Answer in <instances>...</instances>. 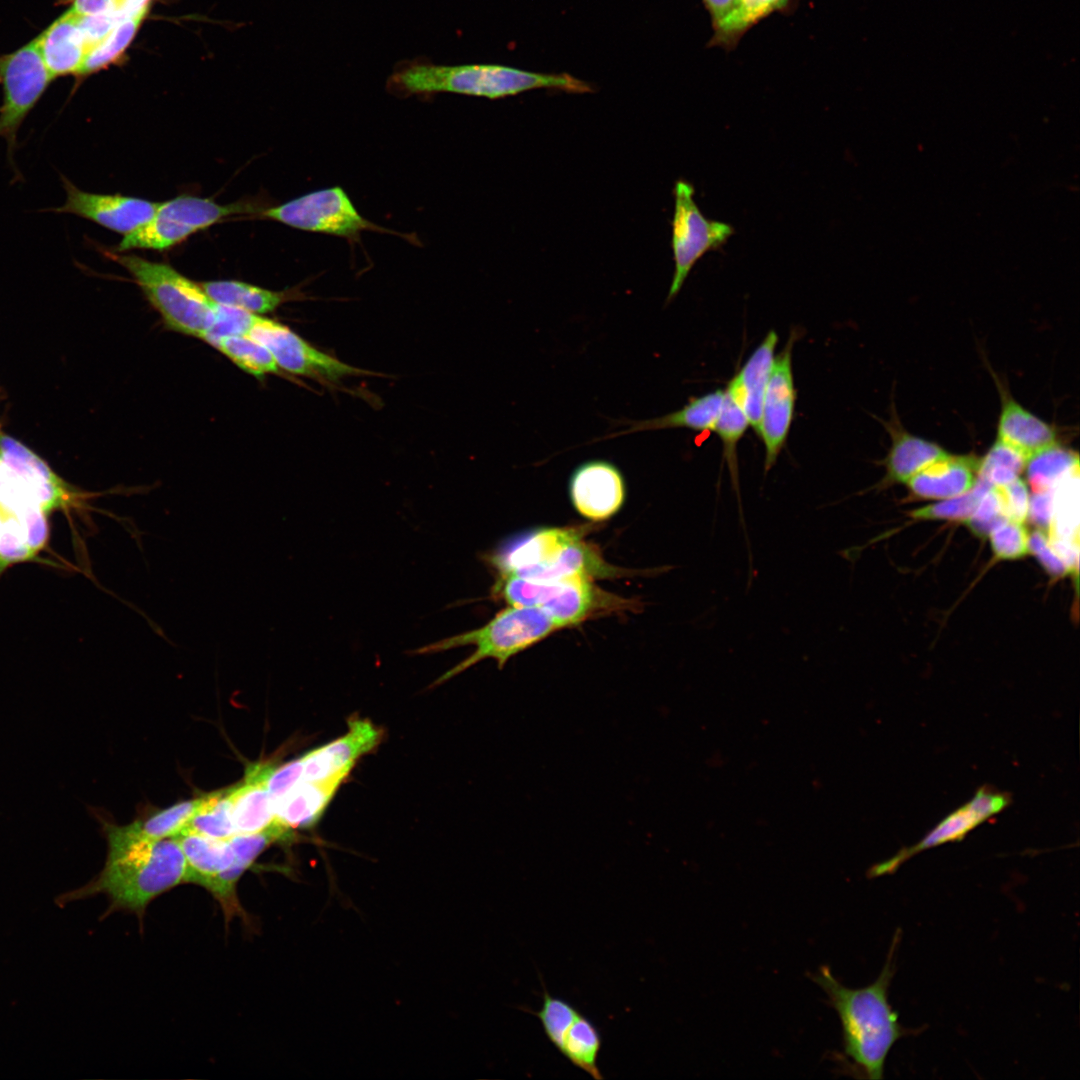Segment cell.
<instances>
[{
	"mask_svg": "<svg viewBox=\"0 0 1080 1080\" xmlns=\"http://www.w3.org/2000/svg\"><path fill=\"white\" fill-rule=\"evenodd\" d=\"M79 496L37 454L0 436V571L47 544L50 513Z\"/></svg>",
	"mask_w": 1080,
	"mask_h": 1080,
	"instance_id": "cell-1",
	"label": "cell"
},
{
	"mask_svg": "<svg viewBox=\"0 0 1080 1080\" xmlns=\"http://www.w3.org/2000/svg\"><path fill=\"white\" fill-rule=\"evenodd\" d=\"M499 576L553 580L575 575L609 577L606 563L575 528H539L517 537L491 558Z\"/></svg>",
	"mask_w": 1080,
	"mask_h": 1080,
	"instance_id": "cell-5",
	"label": "cell"
},
{
	"mask_svg": "<svg viewBox=\"0 0 1080 1080\" xmlns=\"http://www.w3.org/2000/svg\"><path fill=\"white\" fill-rule=\"evenodd\" d=\"M1026 464L1027 459L1019 451L996 439L980 460L978 478L992 487H1000L1020 477Z\"/></svg>",
	"mask_w": 1080,
	"mask_h": 1080,
	"instance_id": "cell-38",
	"label": "cell"
},
{
	"mask_svg": "<svg viewBox=\"0 0 1080 1080\" xmlns=\"http://www.w3.org/2000/svg\"><path fill=\"white\" fill-rule=\"evenodd\" d=\"M263 209L251 200L223 205L208 198L181 195L158 203L154 216L137 230L123 236L114 251L167 250L226 217L258 214Z\"/></svg>",
	"mask_w": 1080,
	"mask_h": 1080,
	"instance_id": "cell-9",
	"label": "cell"
},
{
	"mask_svg": "<svg viewBox=\"0 0 1080 1080\" xmlns=\"http://www.w3.org/2000/svg\"><path fill=\"white\" fill-rule=\"evenodd\" d=\"M560 629L551 617L536 607L511 606L501 610L477 629L459 633L414 650V654H433L472 645L474 652L445 672L434 683L441 684L484 659H493L503 667L514 655Z\"/></svg>",
	"mask_w": 1080,
	"mask_h": 1080,
	"instance_id": "cell-6",
	"label": "cell"
},
{
	"mask_svg": "<svg viewBox=\"0 0 1080 1080\" xmlns=\"http://www.w3.org/2000/svg\"><path fill=\"white\" fill-rule=\"evenodd\" d=\"M273 767L255 764L247 769L241 783L228 788L230 815L236 835L259 833L274 825V805L267 786Z\"/></svg>",
	"mask_w": 1080,
	"mask_h": 1080,
	"instance_id": "cell-20",
	"label": "cell"
},
{
	"mask_svg": "<svg viewBox=\"0 0 1080 1080\" xmlns=\"http://www.w3.org/2000/svg\"><path fill=\"white\" fill-rule=\"evenodd\" d=\"M891 436V446L885 460L886 475L881 485L906 483L916 473L949 453L938 444L907 432L896 415L882 421Z\"/></svg>",
	"mask_w": 1080,
	"mask_h": 1080,
	"instance_id": "cell-24",
	"label": "cell"
},
{
	"mask_svg": "<svg viewBox=\"0 0 1080 1080\" xmlns=\"http://www.w3.org/2000/svg\"><path fill=\"white\" fill-rule=\"evenodd\" d=\"M103 827L108 843L103 869L85 886L60 895L59 906L104 894L109 900L105 916L124 911L142 920L152 901L187 883L186 861L176 838L141 839L115 824Z\"/></svg>",
	"mask_w": 1080,
	"mask_h": 1080,
	"instance_id": "cell-2",
	"label": "cell"
},
{
	"mask_svg": "<svg viewBox=\"0 0 1080 1080\" xmlns=\"http://www.w3.org/2000/svg\"><path fill=\"white\" fill-rule=\"evenodd\" d=\"M991 548L999 560H1016L1029 553V533L1024 523L1007 520L995 527L988 535Z\"/></svg>",
	"mask_w": 1080,
	"mask_h": 1080,
	"instance_id": "cell-41",
	"label": "cell"
},
{
	"mask_svg": "<svg viewBox=\"0 0 1080 1080\" xmlns=\"http://www.w3.org/2000/svg\"><path fill=\"white\" fill-rule=\"evenodd\" d=\"M36 40L53 78L80 75L88 48L81 31L79 15L69 9Z\"/></svg>",
	"mask_w": 1080,
	"mask_h": 1080,
	"instance_id": "cell-23",
	"label": "cell"
},
{
	"mask_svg": "<svg viewBox=\"0 0 1080 1080\" xmlns=\"http://www.w3.org/2000/svg\"><path fill=\"white\" fill-rule=\"evenodd\" d=\"M602 1039L597 1027L581 1012L562 1033L555 1048L575 1067L594 1079H603L598 1068Z\"/></svg>",
	"mask_w": 1080,
	"mask_h": 1080,
	"instance_id": "cell-32",
	"label": "cell"
},
{
	"mask_svg": "<svg viewBox=\"0 0 1080 1080\" xmlns=\"http://www.w3.org/2000/svg\"><path fill=\"white\" fill-rule=\"evenodd\" d=\"M796 337L793 331L785 347L775 358L764 395L757 435L765 447V474L776 464L794 418L797 393L792 370V349Z\"/></svg>",
	"mask_w": 1080,
	"mask_h": 1080,
	"instance_id": "cell-15",
	"label": "cell"
},
{
	"mask_svg": "<svg viewBox=\"0 0 1080 1080\" xmlns=\"http://www.w3.org/2000/svg\"><path fill=\"white\" fill-rule=\"evenodd\" d=\"M303 762L298 758L279 767H273L267 781L272 800L285 795L291 788L302 781Z\"/></svg>",
	"mask_w": 1080,
	"mask_h": 1080,
	"instance_id": "cell-46",
	"label": "cell"
},
{
	"mask_svg": "<svg viewBox=\"0 0 1080 1080\" xmlns=\"http://www.w3.org/2000/svg\"><path fill=\"white\" fill-rule=\"evenodd\" d=\"M146 14L121 19L100 43L88 51L80 75L97 72L119 59L134 39Z\"/></svg>",
	"mask_w": 1080,
	"mask_h": 1080,
	"instance_id": "cell-37",
	"label": "cell"
},
{
	"mask_svg": "<svg viewBox=\"0 0 1080 1080\" xmlns=\"http://www.w3.org/2000/svg\"><path fill=\"white\" fill-rule=\"evenodd\" d=\"M1026 477L1033 492L1048 491L1063 479L1079 472L1077 452L1054 443L1027 461Z\"/></svg>",
	"mask_w": 1080,
	"mask_h": 1080,
	"instance_id": "cell-33",
	"label": "cell"
},
{
	"mask_svg": "<svg viewBox=\"0 0 1080 1080\" xmlns=\"http://www.w3.org/2000/svg\"><path fill=\"white\" fill-rule=\"evenodd\" d=\"M570 500L583 517L602 521L616 514L626 498L620 469L610 461L591 459L578 465L569 479Z\"/></svg>",
	"mask_w": 1080,
	"mask_h": 1080,
	"instance_id": "cell-17",
	"label": "cell"
},
{
	"mask_svg": "<svg viewBox=\"0 0 1080 1080\" xmlns=\"http://www.w3.org/2000/svg\"><path fill=\"white\" fill-rule=\"evenodd\" d=\"M1053 490L1033 492L1029 498L1027 519L1045 532H1048L1052 518Z\"/></svg>",
	"mask_w": 1080,
	"mask_h": 1080,
	"instance_id": "cell-48",
	"label": "cell"
},
{
	"mask_svg": "<svg viewBox=\"0 0 1080 1080\" xmlns=\"http://www.w3.org/2000/svg\"><path fill=\"white\" fill-rule=\"evenodd\" d=\"M247 336L265 346L278 367L291 374L335 384L350 376L373 374L324 353L287 326L257 315Z\"/></svg>",
	"mask_w": 1080,
	"mask_h": 1080,
	"instance_id": "cell-13",
	"label": "cell"
},
{
	"mask_svg": "<svg viewBox=\"0 0 1080 1080\" xmlns=\"http://www.w3.org/2000/svg\"><path fill=\"white\" fill-rule=\"evenodd\" d=\"M256 317L242 309L216 303L212 323L203 340L212 345L223 337L247 335Z\"/></svg>",
	"mask_w": 1080,
	"mask_h": 1080,
	"instance_id": "cell-42",
	"label": "cell"
},
{
	"mask_svg": "<svg viewBox=\"0 0 1080 1080\" xmlns=\"http://www.w3.org/2000/svg\"><path fill=\"white\" fill-rule=\"evenodd\" d=\"M993 378L1001 398L997 439L1019 451L1027 461L1033 454L1056 443L1054 428L1014 400L994 373Z\"/></svg>",
	"mask_w": 1080,
	"mask_h": 1080,
	"instance_id": "cell-22",
	"label": "cell"
},
{
	"mask_svg": "<svg viewBox=\"0 0 1080 1080\" xmlns=\"http://www.w3.org/2000/svg\"><path fill=\"white\" fill-rule=\"evenodd\" d=\"M181 832L227 840L236 835L228 800V788L208 794L206 801L187 822ZM180 832V833H181Z\"/></svg>",
	"mask_w": 1080,
	"mask_h": 1080,
	"instance_id": "cell-36",
	"label": "cell"
},
{
	"mask_svg": "<svg viewBox=\"0 0 1080 1080\" xmlns=\"http://www.w3.org/2000/svg\"><path fill=\"white\" fill-rule=\"evenodd\" d=\"M994 488L1000 494L1008 519L1024 523L1027 520L1030 498L1026 482L1018 477L1006 485Z\"/></svg>",
	"mask_w": 1080,
	"mask_h": 1080,
	"instance_id": "cell-45",
	"label": "cell"
},
{
	"mask_svg": "<svg viewBox=\"0 0 1080 1080\" xmlns=\"http://www.w3.org/2000/svg\"><path fill=\"white\" fill-rule=\"evenodd\" d=\"M53 79L36 39L10 54L0 56V85L3 90L0 137L7 143L11 164L18 130Z\"/></svg>",
	"mask_w": 1080,
	"mask_h": 1080,
	"instance_id": "cell-11",
	"label": "cell"
},
{
	"mask_svg": "<svg viewBox=\"0 0 1080 1080\" xmlns=\"http://www.w3.org/2000/svg\"><path fill=\"white\" fill-rule=\"evenodd\" d=\"M71 10L81 17L106 13L128 17L127 0H73Z\"/></svg>",
	"mask_w": 1080,
	"mask_h": 1080,
	"instance_id": "cell-47",
	"label": "cell"
},
{
	"mask_svg": "<svg viewBox=\"0 0 1080 1080\" xmlns=\"http://www.w3.org/2000/svg\"><path fill=\"white\" fill-rule=\"evenodd\" d=\"M292 837L293 832L275 822L271 828L265 831L254 834H237L229 839L233 851V861L210 892L221 907L226 922L235 917H240L245 922L249 921L237 894L239 880L271 844L278 841H289Z\"/></svg>",
	"mask_w": 1080,
	"mask_h": 1080,
	"instance_id": "cell-19",
	"label": "cell"
},
{
	"mask_svg": "<svg viewBox=\"0 0 1080 1080\" xmlns=\"http://www.w3.org/2000/svg\"><path fill=\"white\" fill-rule=\"evenodd\" d=\"M724 399V390L717 389L704 395L689 399L682 408L663 416L639 420L625 421L628 426L625 430L605 435L599 440L612 439L621 435L635 432L688 428L695 431H713Z\"/></svg>",
	"mask_w": 1080,
	"mask_h": 1080,
	"instance_id": "cell-28",
	"label": "cell"
},
{
	"mask_svg": "<svg viewBox=\"0 0 1080 1080\" xmlns=\"http://www.w3.org/2000/svg\"><path fill=\"white\" fill-rule=\"evenodd\" d=\"M381 738V731L369 720H349L348 731L343 736L301 757L302 780L341 784L356 761L374 750Z\"/></svg>",
	"mask_w": 1080,
	"mask_h": 1080,
	"instance_id": "cell-18",
	"label": "cell"
},
{
	"mask_svg": "<svg viewBox=\"0 0 1080 1080\" xmlns=\"http://www.w3.org/2000/svg\"><path fill=\"white\" fill-rule=\"evenodd\" d=\"M1028 548L1051 577L1061 578L1071 574L1067 565L1050 546L1047 532L1034 529L1028 537Z\"/></svg>",
	"mask_w": 1080,
	"mask_h": 1080,
	"instance_id": "cell-44",
	"label": "cell"
},
{
	"mask_svg": "<svg viewBox=\"0 0 1080 1080\" xmlns=\"http://www.w3.org/2000/svg\"><path fill=\"white\" fill-rule=\"evenodd\" d=\"M265 219L287 226L358 242L364 231L394 233L364 218L341 187L310 192L288 202L264 208L258 213Z\"/></svg>",
	"mask_w": 1080,
	"mask_h": 1080,
	"instance_id": "cell-10",
	"label": "cell"
},
{
	"mask_svg": "<svg viewBox=\"0 0 1080 1080\" xmlns=\"http://www.w3.org/2000/svg\"><path fill=\"white\" fill-rule=\"evenodd\" d=\"M980 460L975 455L948 454L916 473L905 484L919 499L957 497L975 485Z\"/></svg>",
	"mask_w": 1080,
	"mask_h": 1080,
	"instance_id": "cell-21",
	"label": "cell"
},
{
	"mask_svg": "<svg viewBox=\"0 0 1080 1080\" xmlns=\"http://www.w3.org/2000/svg\"><path fill=\"white\" fill-rule=\"evenodd\" d=\"M734 0H702L708 11L712 24L722 19L730 10Z\"/></svg>",
	"mask_w": 1080,
	"mask_h": 1080,
	"instance_id": "cell-49",
	"label": "cell"
},
{
	"mask_svg": "<svg viewBox=\"0 0 1080 1080\" xmlns=\"http://www.w3.org/2000/svg\"><path fill=\"white\" fill-rule=\"evenodd\" d=\"M778 334L770 330L755 348L743 367L729 381L738 393L743 410L757 434L767 384L775 362Z\"/></svg>",
	"mask_w": 1080,
	"mask_h": 1080,
	"instance_id": "cell-25",
	"label": "cell"
},
{
	"mask_svg": "<svg viewBox=\"0 0 1080 1080\" xmlns=\"http://www.w3.org/2000/svg\"><path fill=\"white\" fill-rule=\"evenodd\" d=\"M1010 802L1008 793L982 786L968 802L944 817L920 841L873 865L868 871L869 877L892 874L908 859L924 850L961 841L976 827L1002 812Z\"/></svg>",
	"mask_w": 1080,
	"mask_h": 1080,
	"instance_id": "cell-14",
	"label": "cell"
},
{
	"mask_svg": "<svg viewBox=\"0 0 1080 1080\" xmlns=\"http://www.w3.org/2000/svg\"><path fill=\"white\" fill-rule=\"evenodd\" d=\"M174 838L185 857L186 882L196 884L210 893L233 861L229 839H213L188 832H181Z\"/></svg>",
	"mask_w": 1080,
	"mask_h": 1080,
	"instance_id": "cell-26",
	"label": "cell"
},
{
	"mask_svg": "<svg viewBox=\"0 0 1080 1080\" xmlns=\"http://www.w3.org/2000/svg\"><path fill=\"white\" fill-rule=\"evenodd\" d=\"M1009 520L1005 514L1000 494L996 488L987 491L972 514L963 521L977 537L987 538L998 525Z\"/></svg>",
	"mask_w": 1080,
	"mask_h": 1080,
	"instance_id": "cell-43",
	"label": "cell"
},
{
	"mask_svg": "<svg viewBox=\"0 0 1080 1080\" xmlns=\"http://www.w3.org/2000/svg\"><path fill=\"white\" fill-rule=\"evenodd\" d=\"M388 88L397 96L440 92L500 99L535 89L568 93L592 92V86L570 74H547L498 64H408L394 72Z\"/></svg>",
	"mask_w": 1080,
	"mask_h": 1080,
	"instance_id": "cell-4",
	"label": "cell"
},
{
	"mask_svg": "<svg viewBox=\"0 0 1080 1080\" xmlns=\"http://www.w3.org/2000/svg\"><path fill=\"white\" fill-rule=\"evenodd\" d=\"M579 1012L568 1001L553 996L544 989L541 1009L532 1013L540 1020L546 1037L555 1047L562 1033Z\"/></svg>",
	"mask_w": 1080,
	"mask_h": 1080,
	"instance_id": "cell-40",
	"label": "cell"
},
{
	"mask_svg": "<svg viewBox=\"0 0 1080 1080\" xmlns=\"http://www.w3.org/2000/svg\"><path fill=\"white\" fill-rule=\"evenodd\" d=\"M793 0H734L728 13L712 24L709 45L730 50L744 34L775 12L790 7Z\"/></svg>",
	"mask_w": 1080,
	"mask_h": 1080,
	"instance_id": "cell-31",
	"label": "cell"
},
{
	"mask_svg": "<svg viewBox=\"0 0 1080 1080\" xmlns=\"http://www.w3.org/2000/svg\"><path fill=\"white\" fill-rule=\"evenodd\" d=\"M899 938L898 934L895 935L880 975L866 987L852 989L844 986L826 966L812 976L838 1014L845 1056L856 1071L867 1079L883 1077L888 1053L907 1033L888 1000L889 986L895 974L893 957Z\"/></svg>",
	"mask_w": 1080,
	"mask_h": 1080,
	"instance_id": "cell-3",
	"label": "cell"
},
{
	"mask_svg": "<svg viewBox=\"0 0 1080 1080\" xmlns=\"http://www.w3.org/2000/svg\"><path fill=\"white\" fill-rule=\"evenodd\" d=\"M215 347L239 368L255 376L263 377L279 373L280 368L270 351L247 335L228 336L216 340Z\"/></svg>",
	"mask_w": 1080,
	"mask_h": 1080,
	"instance_id": "cell-35",
	"label": "cell"
},
{
	"mask_svg": "<svg viewBox=\"0 0 1080 1080\" xmlns=\"http://www.w3.org/2000/svg\"><path fill=\"white\" fill-rule=\"evenodd\" d=\"M339 785L332 781H300L273 801L275 821L291 832L312 826L319 820Z\"/></svg>",
	"mask_w": 1080,
	"mask_h": 1080,
	"instance_id": "cell-27",
	"label": "cell"
},
{
	"mask_svg": "<svg viewBox=\"0 0 1080 1080\" xmlns=\"http://www.w3.org/2000/svg\"><path fill=\"white\" fill-rule=\"evenodd\" d=\"M109 256L130 273L169 329L203 339L212 323L216 303L200 283L165 263L133 254Z\"/></svg>",
	"mask_w": 1080,
	"mask_h": 1080,
	"instance_id": "cell-7",
	"label": "cell"
},
{
	"mask_svg": "<svg viewBox=\"0 0 1080 1080\" xmlns=\"http://www.w3.org/2000/svg\"><path fill=\"white\" fill-rule=\"evenodd\" d=\"M748 427L749 422L739 395L731 385L727 384L724 390L722 407L713 431L722 442V456L726 460L732 487L738 500L739 517L745 535H747V532L740 494L737 446Z\"/></svg>",
	"mask_w": 1080,
	"mask_h": 1080,
	"instance_id": "cell-29",
	"label": "cell"
},
{
	"mask_svg": "<svg viewBox=\"0 0 1080 1080\" xmlns=\"http://www.w3.org/2000/svg\"><path fill=\"white\" fill-rule=\"evenodd\" d=\"M993 488L977 477L973 488L957 497L943 499L910 512L911 517L921 520L964 521L974 511L982 496Z\"/></svg>",
	"mask_w": 1080,
	"mask_h": 1080,
	"instance_id": "cell-39",
	"label": "cell"
},
{
	"mask_svg": "<svg viewBox=\"0 0 1080 1080\" xmlns=\"http://www.w3.org/2000/svg\"><path fill=\"white\" fill-rule=\"evenodd\" d=\"M61 179L66 201L53 211L85 218L123 236L146 224L158 206V202L138 197L86 192L66 177Z\"/></svg>",
	"mask_w": 1080,
	"mask_h": 1080,
	"instance_id": "cell-16",
	"label": "cell"
},
{
	"mask_svg": "<svg viewBox=\"0 0 1080 1080\" xmlns=\"http://www.w3.org/2000/svg\"><path fill=\"white\" fill-rule=\"evenodd\" d=\"M208 794L182 801L162 809L144 820L123 825V830L130 836L159 840L175 837L185 827L191 817L206 801Z\"/></svg>",
	"mask_w": 1080,
	"mask_h": 1080,
	"instance_id": "cell-34",
	"label": "cell"
},
{
	"mask_svg": "<svg viewBox=\"0 0 1080 1080\" xmlns=\"http://www.w3.org/2000/svg\"><path fill=\"white\" fill-rule=\"evenodd\" d=\"M200 283V282H199ZM212 301L258 315L273 312L283 303L297 299L292 291H272L236 280L201 282Z\"/></svg>",
	"mask_w": 1080,
	"mask_h": 1080,
	"instance_id": "cell-30",
	"label": "cell"
},
{
	"mask_svg": "<svg viewBox=\"0 0 1080 1080\" xmlns=\"http://www.w3.org/2000/svg\"><path fill=\"white\" fill-rule=\"evenodd\" d=\"M592 580L583 575L553 580L499 576L494 594L511 606L539 608L563 628L577 625L596 612L623 607V599L600 590Z\"/></svg>",
	"mask_w": 1080,
	"mask_h": 1080,
	"instance_id": "cell-8",
	"label": "cell"
},
{
	"mask_svg": "<svg viewBox=\"0 0 1080 1080\" xmlns=\"http://www.w3.org/2000/svg\"><path fill=\"white\" fill-rule=\"evenodd\" d=\"M694 187L679 179L674 187L671 246L675 271L666 304L681 290L696 262L708 251L723 246L734 234L728 223L707 219L694 200Z\"/></svg>",
	"mask_w": 1080,
	"mask_h": 1080,
	"instance_id": "cell-12",
	"label": "cell"
}]
</instances>
